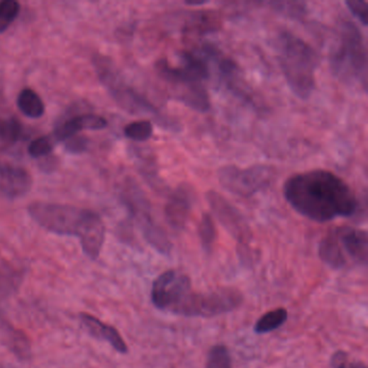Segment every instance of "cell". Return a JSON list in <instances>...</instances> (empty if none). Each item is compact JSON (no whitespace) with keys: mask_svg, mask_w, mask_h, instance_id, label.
Wrapping results in <instances>:
<instances>
[{"mask_svg":"<svg viewBox=\"0 0 368 368\" xmlns=\"http://www.w3.org/2000/svg\"><path fill=\"white\" fill-rule=\"evenodd\" d=\"M283 194L299 214L318 223L351 217L359 206L350 186L328 169L293 175L285 182Z\"/></svg>","mask_w":368,"mask_h":368,"instance_id":"obj_1","label":"cell"},{"mask_svg":"<svg viewBox=\"0 0 368 368\" xmlns=\"http://www.w3.org/2000/svg\"><path fill=\"white\" fill-rule=\"evenodd\" d=\"M30 217L45 230L61 235H75L82 251L97 260L105 241V225L96 213L67 204L37 201L28 206Z\"/></svg>","mask_w":368,"mask_h":368,"instance_id":"obj_2","label":"cell"},{"mask_svg":"<svg viewBox=\"0 0 368 368\" xmlns=\"http://www.w3.org/2000/svg\"><path fill=\"white\" fill-rule=\"evenodd\" d=\"M181 65L173 66L165 60L157 63L160 77L174 90L177 99L196 111H208L210 97L204 82L210 77L208 63L192 52H182Z\"/></svg>","mask_w":368,"mask_h":368,"instance_id":"obj_3","label":"cell"},{"mask_svg":"<svg viewBox=\"0 0 368 368\" xmlns=\"http://www.w3.org/2000/svg\"><path fill=\"white\" fill-rule=\"evenodd\" d=\"M277 55L283 76L294 94L308 100L316 88L320 59L313 48L296 35L282 32L277 38Z\"/></svg>","mask_w":368,"mask_h":368,"instance_id":"obj_4","label":"cell"},{"mask_svg":"<svg viewBox=\"0 0 368 368\" xmlns=\"http://www.w3.org/2000/svg\"><path fill=\"white\" fill-rule=\"evenodd\" d=\"M330 68L335 77L349 86L366 90L367 87V53L361 30L355 23L343 22L338 38L330 55Z\"/></svg>","mask_w":368,"mask_h":368,"instance_id":"obj_5","label":"cell"},{"mask_svg":"<svg viewBox=\"0 0 368 368\" xmlns=\"http://www.w3.org/2000/svg\"><path fill=\"white\" fill-rule=\"evenodd\" d=\"M95 70L102 84L108 89L116 102L130 113H158L148 101L126 84L108 57L96 55L93 59Z\"/></svg>","mask_w":368,"mask_h":368,"instance_id":"obj_6","label":"cell"},{"mask_svg":"<svg viewBox=\"0 0 368 368\" xmlns=\"http://www.w3.org/2000/svg\"><path fill=\"white\" fill-rule=\"evenodd\" d=\"M274 167L268 165H253L247 169L227 165L218 171L221 185L242 198L253 197L257 192L267 189L274 182Z\"/></svg>","mask_w":368,"mask_h":368,"instance_id":"obj_7","label":"cell"},{"mask_svg":"<svg viewBox=\"0 0 368 368\" xmlns=\"http://www.w3.org/2000/svg\"><path fill=\"white\" fill-rule=\"evenodd\" d=\"M243 296L235 289H221L208 293L190 291L175 314L185 316H215L237 309Z\"/></svg>","mask_w":368,"mask_h":368,"instance_id":"obj_8","label":"cell"},{"mask_svg":"<svg viewBox=\"0 0 368 368\" xmlns=\"http://www.w3.org/2000/svg\"><path fill=\"white\" fill-rule=\"evenodd\" d=\"M191 291V282L188 276L175 270H167L155 280L152 301L158 309L175 313Z\"/></svg>","mask_w":368,"mask_h":368,"instance_id":"obj_9","label":"cell"},{"mask_svg":"<svg viewBox=\"0 0 368 368\" xmlns=\"http://www.w3.org/2000/svg\"><path fill=\"white\" fill-rule=\"evenodd\" d=\"M206 199L219 223L240 243L241 257L247 258V247L252 240V231L247 221L239 211L231 206L218 192L211 190L206 194Z\"/></svg>","mask_w":368,"mask_h":368,"instance_id":"obj_10","label":"cell"},{"mask_svg":"<svg viewBox=\"0 0 368 368\" xmlns=\"http://www.w3.org/2000/svg\"><path fill=\"white\" fill-rule=\"evenodd\" d=\"M127 206L131 210L132 214L138 219V224L144 233L145 239L160 253L169 254L171 243L162 228L154 222L150 216V208H147L146 202L140 197V194L135 192L128 196Z\"/></svg>","mask_w":368,"mask_h":368,"instance_id":"obj_11","label":"cell"},{"mask_svg":"<svg viewBox=\"0 0 368 368\" xmlns=\"http://www.w3.org/2000/svg\"><path fill=\"white\" fill-rule=\"evenodd\" d=\"M334 231L347 262L350 258L357 264H367L368 237L365 230L346 226L335 228Z\"/></svg>","mask_w":368,"mask_h":368,"instance_id":"obj_12","label":"cell"},{"mask_svg":"<svg viewBox=\"0 0 368 368\" xmlns=\"http://www.w3.org/2000/svg\"><path fill=\"white\" fill-rule=\"evenodd\" d=\"M33 177L30 172L13 165H0V196L16 200L30 191Z\"/></svg>","mask_w":368,"mask_h":368,"instance_id":"obj_13","label":"cell"},{"mask_svg":"<svg viewBox=\"0 0 368 368\" xmlns=\"http://www.w3.org/2000/svg\"><path fill=\"white\" fill-rule=\"evenodd\" d=\"M192 208V192L188 186L182 185L171 194L165 206V218L174 229H183Z\"/></svg>","mask_w":368,"mask_h":368,"instance_id":"obj_14","label":"cell"},{"mask_svg":"<svg viewBox=\"0 0 368 368\" xmlns=\"http://www.w3.org/2000/svg\"><path fill=\"white\" fill-rule=\"evenodd\" d=\"M80 321L91 336L106 341L117 352L122 355L128 353L127 343L113 326L103 323L99 318L88 313L80 314Z\"/></svg>","mask_w":368,"mask_h":368,"instance_id":"obj_15","label":"cell"},{"mask_svg":"<svg viewBox=\"0 0 368 368\" xmlns=\"http://www.w3.org/2000/svg\"><path fill=\"white\" fill-rule=\"evenodd\" d=\"M107 126L106 119L94 113L76 116L67 121L63 122L55 132V140H67L72 136L77 135L82 130H101Z\"/></svg>","mask_w":368,"mask_h":368,"instance_id":"obj_16","label":"cell"},{"mask_svg":"<svg viewBox=\"0 0 368 368\" xmlns=\"http://www.w3.org/2000/svg\"><path fill=\"white\" fill-rule=\"evenodd\" d=\"M0 335L5 346L20 359H28L32 355V345L28 335L14 328L0 316Z\"/></svg>","mask_w":368,"mask_h":368,"instance_id":"obj_17","label":"cell"},{"mask_svg":"<svg viewBox=\"0 0 368 368\" xmlns=\"http://www.w3.org/2000/svg\"><path fill=\"white\" fill-rule=\"evenodd\" d=\"M318 256L324 264L333 269H341L346 266L347 260L339 247L334 229L322 239L318 245Z\"/></svg>","mask_w":368,"mask_h":368,"instance_id":"obj_18","label":"cell"},{"mask_svg":"<svg viewBox=\"0 0 368 368\" xmlns=\"http://www.w3.org/2000/svg\"><path fill=\"white\" fill-rule=\"evenodd\" d=\"M16 104L26 117L32 119L43 117L45 113V104L41 97L32 89L26 88L21 91Z\"/></svg>","mask_w":368,"mask_h":368,"instance_id":"obj_19","label":"cell"},{"mask_svg":"<svg viewBox=\"0 0 368 368\" xmlns=\"http://www.w3.org/2000/svg\"><path fill=\"white\" fill-rule=\"evenodd\" d=\"M289 318V312L284 308L272 310L267 312L256 322L254 332L256 334H267L280 328Z\"/></svg>","mask_w":368,"mask_h":368,"instance_id":"obj_20","label":"cell"},{"mask_svg":"<svg viewBox=\"0 0 368 368\" xmlns=\"http://www.w3.org/2000/svg\"><path fill=\"white\" fill-rule=\"evenodd\" d=\"M22 280L20 269L13 268L9 264H0V299L8 296L12 291L18 289Z\"/></svg>","mask_w":368,"mask_h":368,"instance_id":"obj_21","label":"cell"},{"mask_svg":"<svg viewBox=\"0 0 368 368\" xmlns=\"http://www.w3.org/2000/svg\"><path fill=\"white\" fill-rule=\"evenodd\" d=\"M216 227L212 216L208 213L202 215L199 224V237L204 251L210 253L216 240Z\"/></svg>","mask_w":368,"mask_h":368,"instance_id":"obj_22","label":"cell"},{"mask_svg":"<svg viewBox=\"0 0 368 368\" xmlns=\"http://www.w3.org/2000/svg\"><path fill=\"white\" fill-rule=\"evenodd\" d=\"M154 127L148 120L132 122L125 128V135L135 142H145L152 135Z\"/></svg>","mask_w":368,"mask_h":368,"instance_id":"obj_23","label":"cell"},{"mask_svg":"<svg viewBox=\"0 0 368 368\" xmlns=\"http://www.w3.org/2000/svg\"><path fill=\"white\" fill-rule=\"evenodd\" d=\"M20 12V4L16 0H5L0 3V34L9 28Z\"/></svg>","mask_w":368,"mask_h":368,"instance_id":"obj_24","label":"cell"},{"mask_svg":"<svg viewBox=\"0 0 368 368\" xmlns=\"http://www.w3.org/2000/svg\"><path fill=\"white\" fill-rule=\"evenodd\" d=\"M23 128L14 117H0V140L6 142H16L21 138Z\"/></svg>","mask_w":368,"mask_h":368,"instance_id":"obj_25","label":"cell"},{"mask_svg":"<svg viewBox=\"0 0 368 368\" xmlns=\"http://www.w3.org/2000/svg\"><path fill=\"white\" fill-rule=\"evenodd\" d=\"M206 368H233L228 349L223 345L213 347L208 352Z\"/></svg>","mask_w":368,"mask_h":368,"instance_id":"obj_26","label":"cell"},{"mask_svg":"<svg viewBox=\"0 0 368 368\" xmlns=\"http://www.w3.org/2000/svg\"><path fill=\"white\" fill-rule=\"evenodd\" d=\"M53 150V140L49 138H39L33 140L28 146V154L33 158H45Z\"/></svg>","mask_w":368,"mask_h":368,"instance_id":"obj_27","label":"cell"},{"mask_svg":"<svg viewBox=\"0 0 368 368\" xmlns=\"http://www.w3.org/2000/svg\"><path fill=\"white\" fill-rule=\"evenodd\" d=\"M330 366L332 368H367L363 362L351 359L345 351H337L333 355Z\"/></svg>","mask_w":368,"mask_h":368,"instance_id":"obj_28","label":"cell"},{"mask_svg":"<svg viewBox=\"0 0 368 368\" xmlns=\"http://www.w3.org/2000/svg\"><path fill=\"white\" fill-rule=\"evenodd\" d=\"M349 10L352 12L353 16H357L361 21L363 26L368 24V1H357V0H348L346 1Z\"/></svg>","mask_w":368,"mask_h":368,"instance_id":"obj_29","label":"cell"},{"mask_svg":"<svg viewBox=\"0 0 368 368\" xmlns=\"http://www.w3.org/2000/svg\"><path fill=\"white\" fill-rule=\"evenodd\" d=\"M88 143L84 136H72L65 140V150L72 154H82L88 150Z\"/></svg>","mask_w":368,"mask_h":368,"instance_id":"obj_30","label":"cell"}]
</instances>
